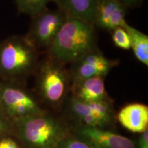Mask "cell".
<instances>
[{
    "instance_id": "cell-1",
    "label": "cell",
    "mask_w": 148,
    "mask_h": 148,
    "mask_svg": "<svg viewBox=\"0 0 148 148\" xmlns=\"http://www.w3.org/2000/svg\"><path fill=\"white\" fill-rule=\"evenodd\" d=\"M97 49L95 26L84 20L66 17L49 49L48 58L65 65Z\"/></svg>"
},
{
    "instance_id": "cell-2",
    "label": "cell",
    "mask_w": 148,
    "mask_h": 148,
    "mask_svg": "<svg viewBox=\"0 0 148 148\" xmlns=\"http://www.w3.org/2000/svg\"><path fill=\"white\" fill-rule=\"evenodd\" d=\"M38 49L25 36L13 35L0 42V79L18 84L36 71Z\"/></svg>"
},
{
    "instance_id": "cell-3",
    "label": "cell",
    "mask_w": 148,
    "mask_h": 148,
    "mask_svg": "<svg viewBox=\"0 0 148 148\" xmlns=\"http://www.w3.org/2000/svg\"><path fill=\"white\" fill-rule=\"evenodd\" d=\"M13 123L21 138L32 148H56L67 134L65 125L45 111Z\"/></svg>"
},
{
    "instance_id": "cell-4",
    "label": "cell",
    "mask_w": 148,
    "mask_h": 148,
    "mask_svg": "<svg viewBox=\"0 0 148 148\" xmlns=\"http://www.w3.org/2000/svg\"><path fill=\"white\" fill-rule=\"evenodd\" d=\"M34 73L37 87L44 100L52 106L60 104L71 88L69 70L63 64L47 57L38 64Z\"/></svg>"
},
{
    "instance_id": "cell-5",
    "label": "cell",
    "mask_w": 148,
    "mask_h": 148,
    "mask_svg": "<svg viewBox=\"0 0 148 148\" xmlns=\"http://www.w3.org/2000/svg\"><path fill=\"white\" fill-rule=\"evenodd\" d=\"M0 108L12 121L45 112L28 92L16 83L0 81Z\"/></svg>"
},
{
    "instance_id": "cell-6",
    "label": "cell",
    "mask_w": 148,
    "mask_h": 148,
    "mask_svg": "<svg viewBox=\"0 0 148 148\" xmlns=\"http://www.w3.org/2000/svg\"><path fill=\"white\" fill-rule=\"evenodd\" d=\"M67 16L59 9L46 8L32 18L25 37L37 49L47 51Z\"/></svg>"
},
{
    "instance_id": "cell-7",
    "label": "cell",
    "mask_w": 148,
    "mask_h": 148,
    "mask_svg": "<svg viewBox=\"0 0 148 148\" xmlns=\"http://www.w3.org/2000/svg\"><path fill=\"white\" fill-rule=\"evenodd\" d=\"M69 108L72 116L81 122L83 126L101 128L113 119V108L110 99L84 102L72 97Z\"/></svg>"
},
{
    "instance_id": "cell-8",
    "label": "cell",
    "mask_w": 148,
    "mask_h": 148,
    "mask_svg": "<svg viewBox=\"0 0 148 148\" xmlns=\"http://www.w3.org/2000/svg\"><path fill=\"white\" fill-rule=\"evenodd\" d=\"M119 64V60L106 58L99 49L86 53L71 64L69 69L71 81L80 80L92 77H103Z\"/></svg>"
},
{
    "instance_id": "cell-9",
    "label": "cell",
    "mask_w": 148,
    "mask_h": 148,
    "mask_svg": "<svg viewBox=\"0 0 148 148\" xmlns=\"http://www.w3.org/2000/svg\"><path fill=\"white\" fill-rule=\"evenodd\" d=\"M127 9L119 0H99L92 23L109 32L117 27H123L127 23Z\"/></svg>"
},
{
    "instance_id": "cell-10",
    "label": "cell",
    "mask_w": 148,
    "mask_h": 148,
    "mask_svg": "<svg viewBox=\"0 0 148 148\" xmlns=\"http://www.w3.org/2000/svg\"><path fill=\"white\" fill-rule=\"evenodd\" d=\"M78 134L81 139L95 148H136L130 138L100 127L82 126Z\"/></svg>"
},
{
    "instance_id": "cell-11",
    "label": "cell",
    "mask_w": 148,
    "mask_h": 148,
    "mask_svg": "<svg viewBox=\"0 0 148 148\" xmlns=\"http://www.w3.org/2000/svg\"><path fill=\"white\" fill-rule=\"evenodd\" d=\"M103 77H92L71 82L72 97L84 102L109 99Z\"/></svg>"
},
{
    "instance_id": "cell-12",
    "label": "cell",
    "mask_w": 148,
    "mask_h": 148,
    "mask_svg": "<svg viewBox=\"0 0 148 148\" xmlns=\"http://www.w3.org/2000/svg\"><path fill=\"white\" fill-rule=\"evenodd\" d=\"M117 119L130 132L142 133L148 127V107L140 103H130L119 110Z\"/></svg>"
},
{
    "instance_id": "cell-13",
    "label": "cell",
    "mask_w": 148,
    "mask_h": 148,
    "mask_svg": "<svg viewBox=\"0 0 148 148\" xmlns=\"http://www.w3.org/2000/svg\"><path fill=\"white\" fill-rule=\"evenodd\" d=\"M99 0H52L58 9L66 16L93 22L94 14ZM93 24V23H92Z\"/></svg>"
},
{
    "instance_id": "cell-14",
    "label": "cell",
    "mask_w": 148,
    "mask_h": 148,
    "mask_svg": "<svg viewBox=\"0 0 148 148\" xmlns=\"http://www.w3.org/2000/svg\"><path fill=\"white\" fill-rule=\"evenodd\" d=\"M124 28L130 38V49L136 58L146 66H148V36L128 23L124 25Z\"/></svg>"
},
{
    "instance_id": "cell-15",
    "label": "cell",
    "mask_w": 148,
    "mask_h": 148,
    "mask_svg": "<svg viewBox=\"0 0 148 148\" xmlns=\"http://www.w3.org/2000/svg\"><path fill=\"white\" fill-rule=\"evenodd\" d=\"M18 13L32 18L47 8L52 0H14Z\"/></svg>"
},
{
    "instance_id": "cell-16",
    "label": "cell",
    "mask_w": 148,
    "mask_h": 148,
    "mask_svg": "<svg viewBox=\"0 0 148 148\" xmlns=\"http://www.w3.org/2000/svg\"><path fill=\"white\" fill-rule=\"evenodd\" d=\"M110 32L112 42L116 47L124 50L130 49V38L124 27H117Z\"/></svg>"
},
{
    "instance_id": "cell-17",
    "label": "cell",
    "mask_w": 148,
    "mask_h": 148,
    "mask_svg": "<svg viewBox=\"0 0 148 148\" xmlns=\"http://www.w3.org/2000/svg\"><path fill=\"white\" fill-rule=\"evenodd\" d=\"M56 148H95L82 139L66 136L59 142Z\"/></svg>"
},
{
    "instance_id": "cell-18",
    "label": "cell",
    "mask_w": 148,
    "mask_h": 148,
    "mask_svg": "<svg viewBox=\"0 0 148 148\" xmlns=\"http://www.w3.org/2000/svg\"><path fill=\"white\" fill-rule=\"evenodd\" d=\"M12 123L13 121H11L0 108V135L7 132Z\"/></svg>"
},
{
    "instance_id": "cell-19",
    "label": "cell",
    "mask_w": 148,
    "mask_h": 148,
    "mask_svg": "<svg viewBox=\"0 0 148 148\" xmlns=\"http://www.w3.org/2000/svg\"><path fill=\"white\" fill-rule=\"evenodd\" d=\"M138 148H148V129L140 134L138 140Z\"/></svg>"
},
{
    "instance_id": "cell-20",
    "label": "cell",
    "mask_w": 148,
    "mask_h": 148,
    "mask_svg": "<svg viewBox=\"0 0 148 148\" xmlns=\"http://www.w3.org/2000/svg\"><path fill=\"white\" fill-rule=\"evenodd\" d=\"M0 148H19L18 144L10 138H3L0 140Z\"/></svg>"
},
{
    "instance_id": "cell-21",
    "label": "cell",
    "mask_w": 148,
    "mask_h": 148,
    "mask_svg": "<svg viewBox=\"0 0 148 148\" xmlns=\"http://www.w3.org/2000/svg\"><path fill=\"white\" fill-rule=\"evenodd\" d=\"M119 1L123 3L127 8H131L139 6L144 0H119Z\"/></svg>"
}]
</instances>
